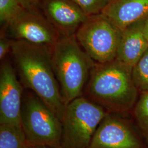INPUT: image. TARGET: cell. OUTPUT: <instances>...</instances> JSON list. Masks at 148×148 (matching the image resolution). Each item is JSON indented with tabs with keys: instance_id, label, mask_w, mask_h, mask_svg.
<instances>
[{
	"instance_id": "cell-18",
	"label": "cell",
	"mask_w": 148,
	"mask_h": 148,
	"mask_svg": "<svg viewBox=\"0 0 148 148\" xmlns=\"http://www.w3.org/2000/svg\"><path fill=\"white\" fill-rule=\"evenodd\" d=\"M13 40L8 37L4 32H1L0 38V60H3L8 54L11 52Z\"/></svg>"
},
{
	"instance_id": "cell-21",
	"label": "cell",
	"mask_w": 148,
	"mask_h": 148,
	"mask_svg": "<svg viewBox=\"0 0 148 148\" xmlns=\"http://www.w3.org/2000/svg\"><path fill=\"white\" fill-rule=\"evenodd\" d=\"M26 148H52L47 146H43V145H27Z\"/></svg>"
},
{
	"instance_id": "cell-11",
	"label": "cell",
	"mask_w": 148,
	"mask_h": 148,
	"mask_svg": "<svg viewBox=\"0 0 148 148\" xmlns=\"http://www.w3.org/2000/svg\"><path fill=\"white\" fill-rule=\"evenodd\" d=\"M146 19L136 22L121 31L116 59L132 68L148 48L144 32Z\"/></svg>"
},
{
	"instance_id": "cell-1",
	"label": "cell",
	"mask_w": 148,
	"mask_h": 148,
	"mask_svg": "<svg viewBox=\"0 0 148 148\" xmlns=\"http://www.w3.org/2000/svg\"><path fill=\"white\" fill-rule=\"evenodd\" d=\"M11 53L23 87L36 95L62 122L66 104L53 71L51 49L13 40Z\"/></svg>"
},
{
	"instance_id": "cell-3",
	"label": "cell",
	"mask_w": 148,
	"mask_h": 148,
	"mask_svg": "<svg viewBox=\"0 0 148 148\" xmlns=\"http://www.w3.org/2000/svg\"><path fill=\"white\" fill-rule=\"evenodd\" d=\"M53 71L66 104L83 95L95 62L81 47L75 35L61 36L51 49Z\"/></svg>"
},
{
	"instance_id": "cell-16",
	"label": "cell",
	"mask_w": 148,
	"mask_h": 148,
	"mask_svg": "<svg viewBox=\"0 0 148 148\" xmlns=\"http://www.w3.org/2000/svg\"><path fill=\"white\" fill-rule=\"evenodd\" d=\"M25 9L17 0H0V21L3 27Z\"/></svg>"
},
{
	"instance_id": "cell-12",
	"label": "cell",
	"mask_w": 148,
	"mask_h": 148,
	"mask_svg": "<svg viewBox=\"0 0 148 148\" xmlns=\"http://www.w3.org/2000/svg\"><path fill=\"white\" fill-rule=\"evenodd\" d=\"M101 13L122 31L148 18V0H110Z\"/></svg>"
},
{
	"instance_id": "cell-4",
	"label": "cell",
	"mask_w": 148,
	"mask_h": 148,
	"mask_svg": "<svg viewBox=\"0 0 148 148\" xmlns=\"http://www.w3.org/2000/svg\"><path fill=\"white\" fill-rule=\"evenodd\" d=\"M21 126L27 145L60 148L62 122L32 91L23 93Z\"/></svg>"
},
{
	"instance_id": "cell-6",
	"label": "cell",
	"mask_w": 148,
	"mask_h": 148,
	"mask_svg": "<svg viewBox=\"0 0 148 148\" xmlns=\"http://www.w3.org/2000/svg\"><path fill=\"white\" fill-rule=\"evenodd\" d=\"M75 35L95 63H106L116 59L121 30L101 13L88 16Z\"/></svg>"
},
{
	"instance_id": "cell-13",
	"label": "cell",
	"mask_w": 148,
	"mask_h": 148,
	"mask_svg": "<svg viewBox=\"0 0 148 148\" xmlns=\"http://www.w3.org/2000/svg\"><path fill=\"white\" fill-rule=\"evenodd\" d=\"M27 146L21 126L0 125V148H26Z\"/></svg>"
},
{
	"instance_id": "cell-17",
	"label": "cell",
	"mask_w": 148,
	"mask_h": 148,
	"mask_svg": "<svg viewBox=\"0 0 148 148\" xmlns=\"http://www.w3.org/2000/svg\"><path fill=\"white\" fill-rule=\"evenodd\" d=\"M87 16L100 14L110 0H72Z\"/></svg>"
},
{
	"instance_id": "cell-8",
	"label": "cell",
	"mask_w": 148,
	"mask_h": 148,
	"mask_svg": "<svg viewBox=\"0 0 148 148\" xmlns=\"http://www.w3.org/2000/svg\"><path fill=\"white\" fill-rule=\"evenodd\" d=\"M2 30L12 40L45 46L50 49L61 36L38 9L25 8Z\"/></svg>"
},
{
	"instance_id": "cell-19",
	"label": "cell",
	"mask_w": 148,
	"mask_h": 148,
	"mask_svg": "<svg viewBox=\"0 0 148 148\" xmlns=\"http://www.w3.org/2000/svg\"><path fill=\"white\" fill-rule=\"evenodd\" d=\"M21 5L28 10L37 9V7L40 5L42 0H17Z\"/></svg>"
},
{
	"instance_id": "cell-15",
	"label": "cell",
	"mask_w": 148,
	"mask_h": 148,
	"mask_svg": "<svg viewBox=\"0 0 148 148\" xmlns=\"http://www.w3.org/2000/svg\"><path fill=\"white\" fill-rule=\"evenodd\" d=\"M132 77L139 92L148 91V48L133 67Z\"/></svg>"
},
{
	"instance_id": "cell-10",
	"label": "cell",
	"mask_w": 148,
	"mask_h": 148,
	"mask_svg": "<svg viewBox=\"0 0 148 148\" xmlns=\"http://www.w3.org/2000/svg\"><path fill=\"white\" fill-rule=\"evenodd\" d=\"M42 13L61 36L75 34L87 16L72 0H42Z\"/></svg>"
},
{
	"instance_id": "cell-2",
	"label": "cell",
	"mask_w": 148,
	"mask_h": 148,
	"mask_svg": "<svg viewBox=\"0 0 148 148\" xmlns=\"http://www.w3.org/2000/svg\"><path fill=\"white\" fill-rule=\"evenodd\" d=\"M132 68L116 59L106 63H95L82 95L108 112L130 113L139 92L133 79Z\"/></svg>"
},
{
	"instance_id": "cell-9",
	"label": "cell",
	"mask_w": 148,
	"mask_h": 148,
	"mask_svg": "<svg viewBox=\"0 0 148 148\" xmlns=\"http://www.w3.org/2000/svg\"><path fill=\"white\" fill-rule=\"evenodd\" d=\"M23 86L11 63L3 60L0 69V125L21 126Z\"/></svg>"
},
{
	"instance_id": "cell-20",
	"label": "cell",
	"mask_w": 148,
	"mask_h": 148,
	"mask_svg": "<svg viewBox=\"0 0 148 148\" xmlns=\"http://www.w3.org/2000/svg\"><path fill=\"white\" fill-rule=\"evenodd\" d=\"M144 32H145V35L146 37H147V38L148 41V18L146 19V21H145V22Z\"/></svg>"
},
{
	"instance_id": "cell-14",
	"label": "cell",
	"mask_w": 148,
	"mask_h": 148,
	"mask_svg": "<svg viewBox=\"0 0 148 148\" xmlns=\"http://www.w3.org/2000/svg\"><path fill=\"white\" fill-rule=\"evenodd\" d=\"M131 112L138 130L148 147V91L140 92Z\"/></svg>"
},
{
	"instance_id": "cell-7",
	"label": "cell",
	"mask_w": 148,
	"mask_h": 148,
	"mask_svg": "<svg viewBox=\"0 0 148 148\" xmlns=\"http://www.w3.org/2000/svg\"><path fill=\"white\" fill-rule=\"evenodd\" d=\"M126 115L108 112L88 148H148L137 127Z\"/></svg>"
},
{
	"instance_id": "cell-5",
	"label": "cell",
	"mask_w": 148,
	"mask_h": 148,
	"mask_svg": "<svg viewBox=\"0 0 148 148\" xmlns=\"http://www.w3.org/2000/svg\"><path fill=\"white\" fill-rule=\"evenodd\" d=\"M108 112L83 95L69 102L62 121L60 148H88Z\"/></svg>"
}]
</instances>
